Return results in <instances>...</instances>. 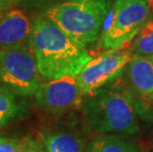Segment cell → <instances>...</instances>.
<instances>
[{
	"label": "cell",
	"mask_w": 153,
	"mask_h": 152,
	"mask_svg": "<svg viewBox=\"0 0 153 152\" xmlns=\"http://www.w3.org/2000/svg\"><path fill=\"white\" fill-rule=\"evenodd\" d=\"M59 2V0H22L19 7L23 10L30 9V10H36L40 13L45 11L51 6Z\"/></svg>",
	"instance_id": "obj_14"
},
{
	"label": "cell",
	"mask_w": 153,
	"mask_h": 152,
	"mask_svg": "<svg viewBox=\"0 0 153 152\" xmlns=\"http://www.w3.org/2000/svg\"><path fill=\"white\" fill-rule=\"evenodd\" d=\"M131 50L134 56H153V19L147 20L139 31Z\"/></svg>",
	"instance_id": "obj_13"
},
{
	"label": "cell",
	"mask_w": 153,
	"mask_h": 152,
	"mask_svg": "<svg viewBox=\"0 0 153 152\" xmlns=\"http://www.w3.org/2000/svg\"><path fill=\"white\" fill-rule=\"evenodd\" d=\"M24 138L0 136V152H21Z\"/></svg>",
	"instance_id": "obj_15"
},
{
	"label": "cell",
	"mask_w": 153,
	"mask_h": 152,
	"mask_svg": "<svg viewBox=\"0 0 153 152\" xmlns=\"http://www.w3.org/2000/svg\"><path fill=\"white\" fill-rule=\"evenodd\" d=\"M80 109L100 134L139 131L136 101L128 84L120 78L84 96Z\"/></svg>",
	"instance_id": "obj_2"
},
{
	"label": "cell",
	"mask_w": 153,
	"mask_h": 152,
	"mask_svg": "<svg viewBox=\"0 0 153 152\" xmlns=\"http://www.w3.org/2000/svg\"><path fill=\"white\" fill-rule=\"evenodd\" d=\"M126 73L136 105L143 109L153 106V56H134Z\"/></svg>",
	"instance_id": "obj_8"
},
{
	"label": "cell",
	"mask_w": 153,
	"mask_h": 152,
	"mask_svg": "<svg viewBox=\"0 0 153 152\" xmlns=\"http://www.w3.org/2000/svg\"><path fill=\"white\" fill-rule=\"evenodd\" d=\"M16 7L15 0H0V11L4 13L10 9Z\"/></svg>",
	"instance_id": "obj_17"
},
{
	"label": "cell",
	"mask_w": 153,
	"mask_h": 152,
	"mask_svg": "<svg viewBox=\"0 0 153 152\" xmlns=\"http://www.w3.org/2000/svg\"><path fill=\"white\" fill-rule=\"evenodd\" d=\"M21 1H22V0H15V5H16V7H19V6H20Z\"/></svg>",
	"instance_id": "obj_18"
},
{
	"label": "cell",
	"mask_w": 153,
	"mask_h": 152,
	"mask_svg": "<svg viewBox=\"0 0 153 152\" xmlns=\"http://www.w3.org/2000/svg\"><path fill=\"white\" fill-rule=\"evenodd\" d=\"M111 6L110 0H64L40 15L86 47L97 41Z\"/></svg>",
	"instance_id": "obj_3"
},
{
	"label": "cell",
	"mask_w": 153,
	"mask_h": 152,
	"mask_svg": "<svg viewBox=\"0 0 153 152\" xmlns=\"http://www.w3.org/2000/svg\"><path fill=\"white\" fill-rule=\"evenodd\" d=\"M86 152H141L135 141L117 134H101L87 145Z\"/></svg>",
	"instance_id": "obj_10"
},
{
	"label": "cell",
	"mask_w": 153,
	"mask_h": 152,
	"mask_svg": "<svg viewBox=\"0 0 153 152\" xmlns=\"http://www.w3.org/2000/svg\"><path fill=\"white\" fill-rule=\"evenodd\" d=\"M134 53L128 50H111L91 59L76 76L84 96L120 78Z\"/></svg>",
	"instance_id": "obj_6"
},
{
	"label": "cell",
	"mask_w": 153,
	"mask_h": 152,
	"mask_svg": "<svg viewBox=\"0 0 153 152\" xmlns=\"http://www.w3.org/2000/svg\"><path fill=\"white\" fill-rule=\"evenodd\" d=\"M0 82L18 96L35 95L42 75L31 44L0 50Z\"/></svg>",
	"instance_id": "obj_5"
},
{
	"label": "cell",
	"mask_w": 153,
	"mask_h": 152,
	"mask_svg": "<svg viewBox=\"0 0 153 152\" xmlns=\"http://www.w3.org/2000/svg\"><path fill=\"white\" fill-rule=\"evenodd\" d=\"M2 14H3V13H2L1 11H0V18H1V16H2Z\"/></svg>",
	"instance_id": "obj_19"
},
{
	"label": "cell",
	"mask_w": 153,
	"mask_h": 152,
	"mask_svg": "<svg viewBox=\"0 0 153 152\" xmlns=\"http://www.w3.org/2000/svg\"><path fill=\"white\" fill-rule=\"evenodd\" d=\"M16 94L4 85H0V127H4L21 112Z\"/></svg>",
	"instance_id": "obj_12"
},
{
	"label": "cell",
	"mask_w": 153,
	"mask_h": 152,
	"mask_svg": "<svg viewBox=\"0 0 153 152\" xmlns=\"http://www.w3.org/2000/svg\"><path fill=\"white\" fill-rule=\"evenodd\" d=\"M45 152H83V142L79 137L65 131L50 132L45 136Z\"/></svg>",
	"instance_id": "obj_11"
},
{
	"label": "cell",
	"mask_w": 153,
	"mask_h": 152,
	"mask_svg": "<svg viewBox=\"0 0 153 152\" xmlns=\"http://www.w3.org/2000/svg\"><path fill=\"white\" fill-rule=\"evenodd\" d=\"M21 152H45L44 144L29 137L24 138V143Z\"/></svg>",
	"instance_id": "obj_16"
},
{
	"label": "cell",
	"mask_w": 153,
	"mask_h": 152,
	"mask_svg": "<svg viewBox=\"0 0 153 152\" xmlns=\"http://www.w3.org/2000/svg\"><path fill=\"white\" fill-rule=\"evenodd\" d=\"M30 44L39 71L48 80L76 77L92 59L85 47L42 15L33 19Z\"/></svg>",
	"instance_id": "obj_1"
},
{
	"label": "cell",
	"mask_w": 153,
	"mask_h": 152,
	"mask_svg": "<svg viewBox=\"0 0 153 152\" xmlns=\"http://www.w3.org/2000/svg\"><path fill=\"white\" fill-rule=\"evenodd\" d=\"M149 12L147 0H115L102 28V47L109 51L122 50L137 36Z\"/></svg>",
	"instance_id": "obj_4"
},
{
	"label": "cell",
	"mask_w": 153,
	"mask_h": 152,
	"mask_svg": "<svg viewBox=\"0 0 153 152\" xmlns=\"http://www.w3.org/2000/svg\"><path fill=\"white\" fill-rule=\"evenodd\" d=\"M33 20L20 7L6 11L0 18V50L30 44Z\"/></svg>",
	"instance_id": "obj_9"
},
{
	"label": "cell",
	"mask_w": 153,
	"mask_h": 152,
	"mask_svg": "<svg viewBox=\"0 0 153 152\" xmlns=\"http://www.w3.org/2000/svg\"><path fill=\"white\" fill-rule=\"evenodd\" d=\"M62 1H64V0H59V2H62ZM59 2H58V3H59Z\"/></svg>",
	"instance_id": "obj_20"
},
{
	"label": "cell",
	"mask_w": 153,
	"mask_h": 152,
	"mask_svg": "<svg viewBox=\"0 0 153 152\" xmlns=\"http://www.w3.org/2000/svg\"><path fill=\"white\" fill-rule=\"evenodd\" d=\"M35 98L42 109L51 114H62L80 108L84 94L76 77L64 76L42 82L35 94Z\"/></svg>",
	"instance_id": "obj_7"
}]
</instances>
